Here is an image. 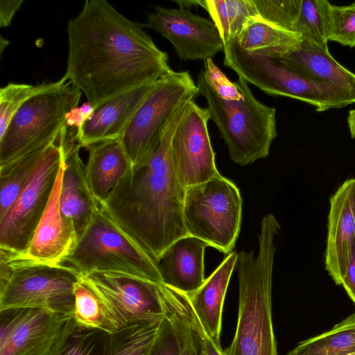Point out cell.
Returning <instances> with one entry per match:
<instances>
[{"label": "cell", "mask_w": 355, "mask_h": 355, "mask_svg": "<svg viewBox=\"0 0 355 355\" xmlns=\"http://www.w3.org/2000/svg\"><path fill=\"white\" fill-rule=\"evenodd\" d=\"M223 52L225 66L267 94L307 103L317 112L348 105L337 94L309 80L275 55L246 52L236 40L225 44Z\"/></svg>", "instance_id": "obj_8"}, {"label": "cell", "mask_w": 355, "mask_h": 355, "mask_svg": "<svg viewBox=\"0 0 355 355\" xmlns=\"http://www.w3.org/2000/svg\"><path fill=\"white\" fill-rule=\"evenodd\" d=\"M88 149L86 178L93 196L100 204L107 198L132 164L119 139L99 142Z\"/></svg>", "instance_id": "obj_23"}, {"label": "cell", "mask_w": 355, "mask_h": 355, "mask_svg": "<svg viewBox=\"0 0 355 355\" xmlns=\"http://www.w3.org/2000/svg\"><path fill=\"white\" fill-rule=\"evenodd\" d=\"M180 293V300L182 311L191 328L197 333L202 348L204 355H225L220 345H218L207 332L195 313L186 294Z\"/></svg>", "instance_id": "obj_36"}, {"label": "cell", "mask_w": 355, "mask_h": 355, "mask_svg": "<svg viewBox=\"0 0 355 355\" xmlns=\"http://www.w3.org/2000/svg\"><path fill=\"white\" fill-rule=\"evenodd\" d=\"M166 38L182 60L212 59L224 45L214 23L191 12L189 8L155 6L141 24Z\"/></svg>", "instance_id": "obj_14"}, {"label": "cell", "mask_w": 355, "mask_h": 355, "mask_svg": "<svg viewBox=\"0 0 355 355\" xmlns=\"http://www.w3.org/2000/svg\"><path fill=\"white\" fill-rule=\"evenodd\" d=\"M56 84L55 82L37 85L8 83L0 89V137L5 132L11 119L19 107L33 96Z\"/></svg>", "instance_id": "obj_33"}, {"label": "cell", "mask_w": 355, "mask_h": 355, "mask_svg": "<svg viewBox=\"0 0 355 355\" xmlns=\"http://www.w3.org/2000/svg\"><path fill=\"white\" fill-rule=\"evenodd\" d=\"M205 241L186 235L171 243L156 261L164 284L184 294L197 290L205 282Z\"/></svg>", "instance_id": "obj_20"}, {"label": "cell", "mask_w": 355, "mask_h": 355, "mask_svg": "<svg viewBox=\"0 0 355 355\" xmlns=\"http://www.w3.org/2000/svg\"><path fill=\"white\" fill-rule=\"evenodd\" d=\"M107 334L78 327L72 318L51 355H101Z\"/></svg>", "instance_id": "obj_32"}, {"label": "cell", "mask_w": 355, "mask_h": 355, "mask_svg": "<svg viewBox=\"0 0 355 355\" xmlns=\"http://www.w3.org/2000/svg\"><path fill=\"white\" fill-rule=\"evenodd\" d=\"M81 93L63 76L53 87L25 102L0 137V166L58 141L67 114L78 107Z\"/></svg>", "instance_id": "obj_6"}, {"label": "cell", "mask_w": 355, "mask_h": 355, "mask_svg": "<svg viewBox=\"0 0 355 355\" xmlns=\"http://www.w3.org/2000/svg\"><path fill=\"white\" fill-rule=\"evenodd\" d=\"M207 107L188 102L171 142V157L180 184L188 187L220 175L208 130Z\"/></svg>", "instance_id": "obj_12"}, {"label": "cell", "mask_w": 355, "mask_h": 355, "mask_svg": "<svg viewBox=\"0 0 355 355\" xmlns=\"http://www.w3.org/2000/svg\"><path fill=\"white\" fill-rule=\"evenodd\" d=\"M49 145L0 166V219L29 182Z\"/></svg>", "instance_id": "obj_29"}, {"label": "cell", "mask_w": 355, "mask_h": 355, "mask_svg": "<svg viewBox=\"0 0 355 355\" xmlns=\"http://www.w3.org/2000/svg\"><path fill=\"white\" fill-rule=\"evenodd\" d=\"M157 288L164 314L176 337L180 355H204L199 337L182 311L179 291L164 284L157 285Z\"/></svg>", "instance_id": "obj_30"}, {"label": "cell", "mask_w": 355, "mask_h": 355, "mask_svg": "<svg viewBox=\"0 0 355 355\" xmlns=\"http://www.w3.org/2000/svg\"><path fill=\"white\" fill-rule=\"evenodd\" d=\"M280 229L272 214L265 216L258 235L259 252L238 254L239 309L235 334L225 355H278L272 318L275 238Z\"/></svg>", "instance_id": "obj_3"}, {"label": "cell", "mask_w": 355, "mask_h": 355, "mask_svg": "<svg viewBox=\"0 0 355 355\" xmlns=\"http://www.w3.org/2000/svg\"><path fill=\"white\" fill-rule=\"evenodd\" d=\"M64 168V157L46 209L26 251L12 255L0 249V255L11 268L34 265L60 266L67 263L75 248L78 234L73 224L62 215L60 205Z\"/></svg>", "instance_id": "obj_13"}, {"label": "cell", "mask_w": 355, "mask_h": 355, "mask_svg": "<svg viewBox=\"0 0 355 355\" xmlns=\"http://www.w3.org/2000/svg\"><path fill=\"white\" fill-rule=\"evenodd\" d=\"M67 263L82 275L94 271L118 272L164 284L154 259L100 205Z\"/></svg>", "instance_id": "obj_5"}, {"label": "cell", "mask_w": 355, "mask_h": 355, "mask_svg": "<svg viewBox=\"0 0 355 355\" xmlns=\"http://www.w3.org/2000/svg\"><path fill=\"white\" fill-rule=\"evenodd\" d=\"M151 355H180L176 337L166 317L159 337Z\"/></svg>", "instance_id": "obj_38"}, {"label": "cell", "mask_w": 355, "mask_h": 355, "mask_svg": "<svg viewBox=\"0 0 355 355\" xmlns=\"http://www.w3.org/2000/svg\"><path fill=\"white\" fill-rule=\"evenodd\" d=\"M237 259L238 253L231 252L197 290L186 294L199 320L218 345L225 297Z\"/></svg>", "instance_id": "obj_22"}, {"label": "cell", "mask_w": 355, "mask_h": 355, "mask_svg": "<svg viewBox=\"0 0 355 355\" xmlns=\"http://www.w3.org/2000/svg\"><path fill=\"white\" fill-rule=\"evenodd\" d=\"M12 268L10 279L0 287V311L34 309L73 317V288L80 276L74 268L67 264Z\"/></svg>", "instance_id": "obj_10"}, {"label": "cell", "mask_w": 355, "mask_h": 355, "mask_svg": "<svg viewBox=\"0 0 355 355\" xmlns=\"http://www.w3.org/2000/svg\"><path fill=\"white\" fill-rule=\"evenodd\" d=\"M64 157L58 141L48 146L29 182L0 219V249L12 255L26 251L46 209Z\"/></svg>", "instance_id": "obj_11"}, {"label": "cell", "mask_w": 355, "mask_h": 355, "mask_svg": "<svg viewBox=\"0 0 355 355\" xmlns=\"http://www.w3.org/2000/svg\"><path fill=\"white\" fill-rule=\"evenodd\" d=\"M355 240V178L347 179L329 198L324 268L340 286Z\"/></svg>", "instance_id": "obj_17"}, {"label": "cell", "mask_w": 355, "mask_h": 355, "mask_svg": "<svg viewBox=\"0 0 355 355\" xmlns=\"http://www.w3.org/2000/svg\"><path fill=\"white\" fill-rule=\"evenodd\" d=\"M82 276L108 300L125 325L164 315L157 284L118 272L94 271Z\"/></svg>", "instance_id": "obj_16"}, {"label": "cell", "mask_w": 355, "mask_h": 355, "mask_svg": "<svg viewBox=\"0 0 355 355\" xmlns=\"http://www.w3.org/2000/svg\"><path fill=\"white\" fill-rule=\"evenodd\" d=\"M73 295V319L78 327L110 334L125 326L108 300L81 275Z\"/></svg>", "instance_id": "obj_24"}, {"label": "cell", "mask_w": 355, "mask_h": 355, "mask_svg": "<svg viewBox=\"0 0 355 355\" xmlns=\"http://www.w3.org/2000/svg\"><path fill=\"white\" fill-rule=\"evenodd\" d=\"M78 144L65 158L60 195V205L62 215L75 227L78 238L88 225L99 203L89 187L85 164L80 156Z\"/></svg>", "instance_id": "obj_21"}, {"label": "cell", "mask_w": 355, "mask_h": 355, "mask_svg": "<svg viewBox=\"0 0 355 355\" xmlns=\"http://www.w3.org/2000/svg\"><path fill=\"white\" fill-rule=\"evenodd\" d=\"M198 94L188 71L171 69L155 83L119 139L132 166L150 154L175 113Z\"/></svg>", "instance_id": "obj_9"}, {"label": "cell", "mask_w": 355, "mask_h": 355, "mask_svg": "<svg viewBox=\"0 0 355 355\" xmlns=\"http://www.w3.org/2000/svg\"><path fill=\"white\" fill-rule=\"evenodd\" d=\"M164 320V314L153 320L130 323L106 334L101 355H151Z\"/></svg>", "instance_id": "obj_26"}, {"label": "cell", "mask_w": 355, "mask_h": 355, "mask_svg": "<svg viewBox=\"0 0 355 355\" xmlns=\"http://www.w3.org/2000/svg\"><path fill=\"white\" fill-rule=\"evenodd\" d=\"M0 355H51L73 317L40 309L0 311Z\"/></svg>", "instance_id": "obj_15"}, {"label": "cell", "mask_w": 355, "mask_h": 355, "mask_svg": "<svg viewBox=\"0 0 355 355\" xmlns=\"http://www.w3.org/2000/svg\"><path fill=\"white\" fill-rule=\"evenodd\" d=\"M175 2L179 5V7L189 9L193 6H199L198 1H178Z\"/></svg>", "instance_id": "obj_42"}, {"label": "cell", "mask_w": 355, "mask_h": 355, "mask_svg": "<svg viewBox=\"0 0 355 355\" xmlns=\"http://www.w3.org/2000/svg\"><path fill=\"white\" fill-rule=\"evenodd\" d=\"M340 286L355 304V240L352 246L347 267Z\"/></svg>", "instance_id": "obj_39"}, {"label": "cell", "mask_w": 355, "mask_h": 355, "mask_svg": "<svg viewBox=\"0 0 355 355\" xmlns=\"http://www.w3.org/2000/svg\"><path fill=\"white\" fill-rule=\"evenodd\" d=\"M277 56L309 80L337 94L348 105L355 103V73L341 65L329 51L303 40L297 49Z\"/></svg>", "instance_id": "obj_19"}, {"label": "cell", "mask_w": 355, "mask_h": 355, "mask_svg": "<svg viewBox=\"0 0 355 355\" xmlns=\"http://www.w3.org/2000/svg\"><path fill=\"white\" fill-rule=\"evenodd\" d=\"M326 0H302L297 32L304 41L328 52L327 7Z\"/></svg>", "instance_id": "obj_31"}, {"label": "cell", "mask_w": 355, "mask_h": 355, "mask_svg": "<svg viewBox=\"0 0 355 355\" xmlns=\"http://www.w3.org/2000/svg\"><path fill=\"white\" fill-rule=\"evenodd\" d=\"M23 2V0H1L0 1V25L1 27L10 26L15 14Z\"/></svg>", "instance_id": "obj_40"}, {"label": "cell", "mask_w": 355, "mask_h": 355, "mask_svg": "<svg viewBox=\"0 0 355 355\" xmlns=\"http://www.w3.org/2000/svg\"><path fill=\"white\" fill-rule=\"evenodd\" d=\"M203 73L215 92L225 99H239L242 92L236 83H232L223 72L214 63L212 59L204 62Z\"/></svg>", "instance_id": "obj_37"}, {"label": "cell", "mask_w": 355, "mask_h": 355, "mask_svg": "<svg viewBox=\"0 0 355 355\" xmlns=\"http://www.w3.org/2000/svg\"><path fill=\"white\" fill-rule=\"evenodd\" d=\"M217 27L223 45L236 39L252 18L258 17L252 0L198 1Z\"/></svg>", "instance_id": "obj_28"}, {"label": "cell", "mask_w": 355, "mask_h": 355, "mask_svg": "<svg viewBox=\"0 0 355 355\" xmlns=\"http://www.w3.org/2000/svg\"><path fill=\"white\" fill-rule=\"evenodd\" d=\"M328 40L342 46L355 47V2L327 7Z\"/></svg>", "instance_id": "obj_35"}, {"label": "cell", "mask_w": 355, "mask_h": 355, "mask_svg": "<svg viewBox=\"0 0 355 355\" xmlns=\"http://www.w3.org/2000/svg\"><path fill=\"white\" fill-rule=\"evenodd\" d=\"M355 353V312L329 331L304 340L286 355H350Z\"/></svg>", "instance_id": "obj_27"}, {"label": "cell", "mask_w": 355, "mask_h": 355, "mask_svg": "<svg viewBox=\"0 0 355 355\" xmlns=\"http://www.w3.org/2000/svg\"><path fill=\"white\" fill-rule=\"evenodd\" d=\"M303 41L300 33L252 18L236 39V44L249 53L281 55L297 49Z\"/></svg>", "instance_id": "obj_25"}, {"label": "cell", "mask_w": 355, "mask_h": 355, "mask_svg": "<svg viewBox=\"0 0 355 355\" xmlns=\"http://www.w3.org/2000/svg\"><path fill=\"white\" fill-rule=\"evenodd\" d=\"M155 83L115 96L94 108L78 130L80 146L88 148L99 142L120 139Z\"/></svg>", "instance_id": "obj_18"}, {"label": "cell", "mask_w": 355, "mask_h": 355, "mask_svg": "<svg viewBox=\"0 0 355 355\" xmlns=\"http://www.w3.org/2000/svg\"><path fill=\"white\" fill-rule=\"evenodd\" d=\"M188 102L175 113L150 154L131 166L100 206L156 262L187 234L183 221L186 189L174 171L171 142Z\"/></svg>", "instance_id": "obj_2"}, {"label": "cell", "mask_w": 355, "mask_h": 355, "mask_svg": "<svg viewBox=\"0 0 355 355\" xmlns=\"http://www.w3.org/2000/svg\"><path fill=\"white\" fill-rule=\"evenodd\" d=\"M235 83L242 92L239 99L220 97L203 71L198 75L197 86L207 103L210 119L227 146L230 158L244 166L268 155L277 135L276 110L258 101L241 78Z\"/></svg>", "instance_id": "obj_4"}, {"label": "cell", "mask_w": 355, "mask_h": 355, "mask_svg": "<svg viewBox=\"0 0 355 355\" xmlns=\"http://www.w3.org/2000/svg\"><path fill=\"white\" fill-rule=\"evenodd\" d=\"M347 123L351 137L355 139V109L349 110L347 118Z\"/></svg>", "instance_id": "obj_41"}, {"label": "cell", "mask_w": 355, "mask_h": 355, "mask_svg": "<svg viewBox=\"0 0 355 355\" xmlns=\"http://www.w3.org/2000/svg\"><path fill=\"white\" fill-rule=\"evenodd\" d=\"M302 0H252L258 17L282 28L297 32Z\"/></svg>", "instance_id": "obj_34"}, {"label": "cell", "mask_w": 355, "mask_h": 355, "mask_svg": "<svg viewBox=\"0 0 355 355\" xmlns=\"http://www.w3.org/2000/svg\"><path fill=\"white\" fill-rule=\"evenodd\" d=\"M69 51L63 76L94 108L141 86L171 69L141 24L105 0H87L67 23Z\"/></svg>", "instance_id": "obj_1"}, {"label": "cell", "mask_w": 355, "mask_h": 355, "mask_svg": "<svg viewBox=\"0 0 355 355\" xmlns=\"http://www.w3.org/2000/svg\"><path fill=\"white\" fill-rule=\"evenodd\" d=\"M242 217L239 189L219 175L188 187L183 205V221L188 235L229 254L238 238Z\"/></svg>", "instance_id": "obj_7"}]
</instances>
